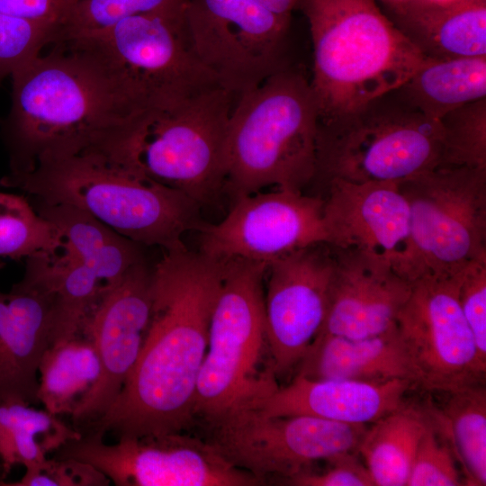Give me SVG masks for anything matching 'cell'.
Listing matches in <instances>:
<instances>
[{
	"label": "cell",
	"instance_id": "obj_1",
	"mask_svg": "<svg viewBox=\"0 0 486 486\" xmlns=\"http://www.w3.org/2000/svg\"><path fill=\"white\" fill-rule=\"evenodd\" d=\"M222 268L200 252L164 251L153 266L150 319L139 358L107 412L81 433L120 438L183 432L193 425Z\"/></svg>",
	"mask_w": 486,
	"mask_h": 486
},
{
	"label": "cell",
	"instance_id": "obj_2",
	"mask_svg": "<svg viewBox=\"0 0 486 486\" xmlns=\"http://www.w3.org/2000/svg\"><path fill=\"white\" fill-rule=\"evenodd\" d=\"M55 46L11 76V108L2 124L9 176L98 146L123 123L94 68L77 53Z\"/></svg>",
	"mask_w": 486,
	"mask_h": 486
},
{
	"label": "cell",
	"instance_id": "obj_3",
	"mask_svg": "<svg viewBox=\"0 0 486 486\" xmlns=\"http://www.w3.org/2000/svg\"><path fill=\"white\" fill-rule=\"evenodd\" d=\"M0 184L34 196L39 204H64L92 215L119 234L163 251L187 248L183 236L198 229L200 205L157 184L97 147L41 161Z\"/></svg>",
	"mask_w": 486,
	"mask_h": 486
},
{
	"label": "cell",
	"instance_id": "obj_4",
	"mask_svg": "<svg viewBox=\"0 0 486 486\" xmlns=\"http://www.w3.org/2000/svg\"><path fill=\"white\" fill-rule=\"evenodd\" d=\"M313 48L320 122L401 86L425 60L375 0H299Z\"/></svg>",
	"mask_w": 486,
	"mask_h": 486
},
{
	"label": "cell",
	"instance_id": "obj_5",
	"mask_svg": "<svg viewBox=\"0 0 486 486\" xmlns=\"http://www.w3.org/2000/svg\"><path fill=\"white\" fill-rule=\"evenodd\" d=\"M319 119L310 81L293 65L240 95L228 123L224 187L235 199L268 186L304 192L315 175Z\"/></svg>",
	"mask_w": 486,
	"mask_h": 486
},
{
	"label": "cell",
	"instance_id": "obj_6",
	"mask_svg": "<svg viewBox=\"0 0 486 486\" xmlns=\"http://www.w3.org/2000/svg\"><path fill=\"white\" fill-rule=\"evenodd\" d=\"M56 43L80 55L100 74L123 123L173 109L220 86L193 54L183 13L131 15L97 32Z\"/></svg>",
	"mask_w": 486,
	"mask_h": 486
},
{
	"label": "cell",
	"instance_id": "obj_7",
	"mask_svg": "<svg viewBox=\"0 0 486 486\" xmlns=\"http://www.w3.org/2000/svg\"><path fill=\"white\" fill-rule=\"evenodd\" d=\"M235 102L219 86L173 109L130 120L96 147L201 205L224 187L227 129Z\"/></svg>",
	"mask_w": 486,
	"mask_h": 486
},
{
	"label": "cell",
	"instance_id": "obj_8",
	"mask_svg": "<svg viewBox=\"0 0 486 486\" xmlns=\"http://www.w3.org/2000/svg\"><path fill=\"white\" fill-rule=\"evenodd\" d=\"M441 129L394 89L320 122L316 190L332 180L401 182L439 166ZM320 192H319L318 195Z\"/></svg>",
	"mask_w": 486,
	"mask_h": 486
},
{
	"label": "cell",
	"instance_id": "obj_9",
	"mask_svg": "<svg viewBox=\"0 0 486 486\" xmlns=\"http://www.w3.org/2000/svg\"><path fill=\"white\" fill-rule=\"evenodd\" d=\"M221 262L194 407V418L205 423L276 383L273 371L259 369L267 346L263 285L268 266L241 259Z\"/></svg>",
	"mask_w": 486,
	"mask_h": 486
},
{
	"label": "cell",
	"instance_id": "obj_10",
	"mask_svg": "<svg viewBox=\"0 0 486 486\" xmlns=\"http://www.w3.org/2000/svg\"><path fill=\"white\" fill-rule=\"evenodd\" d=\"M399 187L410 216L408 281L452 276L486 257V168L436 166Z\"/></svg>",
	"mask_w": 486,
	"mask_h": 486
},
{
	"label": "cell",
	"instance_id": "obj_11",
	"mask_svg": "<svg viewBox=\"0 0 486 486\" xmlns=\"http://www.w3.org/2000/svg\"><path fill=\"white\" fill-rule=\"evenodd\" d=\"M290 20L256 0H187L183 12L193 54L236 100L292 65Z\"/></svg>",
	"mask_w": 486,
	"mask_h": 486
},
{
	"label": "cell",
	"instance_id": "obj_12",
	"mask_svg": "<svg viewBox=\"0 0 486 486\" xmlns=\"http://www.w3.org/2000/svg\"><path fill=\"white\" fill-rule=\"evenodd\" d=\"M206 424L208 441L218 452L263 483L269 476L283 482L319 461L356 452L369 426L310 415L268 416L248 404Z\"/></svg>",
	"mask_w": 486,
	"mask_h": 486
},
{
	"label": "cell",
	"instance_id": "obj_13",
	"mask_svg": "<svg viewBox=\"0 0 486 486\" xmlns=\"http://www.w3.org/2000/svg\"><path fill=\"white\" fill-rule=\"evenodd\" d=\"M84 433L53 457L93 465L116 486H256L264 484L234 466L207 440L183 432L122 436L108 445Z\"/></svg>",
	"mask_w": 486,
	"mask_h": 486
},
{
	"label": "cell",
	"instance_id": "obj_14",
	"mask_svg": "<svg viewBox=\"0 0 486 486\" xmlns=\"http://www.w3.org/2000/svg\"><path fill=\"white\" fill-rule=\"evenodd\" d=\"M457 284V274H427L414 281L396 320L416 386L430 392L485 383L486 364L461 310Z\"/></svg>",
	"mask_w": 486,
	"mask_h": 486
},
{
	"label": "cell",
	"instance_id": "obj_15",
	"mask_svg": "<svg viewBox=\"0 0 486 486\" xmlns=\"http://www.w3.org/2000/svg\"><path fill=\"white\" fill-rule=\"evenodd\" d=\"M235 200L222 220L199 228V252L205 256L269 266L304 248L329 244L321 196L276 189Z\"/></svg>",
	"mask_w": 486,
	"mask_h": 486
},
{
	"label": "cell",
	"instance_id": "obj_16",
	"mask_svg": "<svg viewBox=\"0 0 486 486\" xmlns=\"http://www.w3.org/2000/svg\"><path fill=\"white\" fill-rule=\"evenodd\" d=\"M152 273L145 259L104 286L84 322L81 333L94 342L101 371L93 391L70 416L78 432L107 412L139 358L150 319Z\"/></svg>",
	"mask_w": 486,
	"mask_h": 486
},
{
	"label": "cell",
	"instance_id": "obj_17",
	"mask_svg": "<svg viewBox=\"0 0 486 486\" xmlns=\"http://www.w3.org/2000/svg\"><path fill=\"white\" fill-rule=\"evenodd\" d=\"M334 269V248L327 243L304 248L267 266L266 328L274 375L297 366L320 333Z\"/></svg>",
	"mask_w": 486,
	"mask_h": 486
},
{
	"label": "cell",
	"instance_id": "obj_18",
	"mask_svg": "<svg viewBox=\"0 0 486 486\" xmlns=\"http://www.w3.org/2000/svg\"><path fill=\"white\" fill-rule=\"evenodd\" d=\"M329 245L354 248L388 263L405 278L410 208L398 182L332 180L320 191Z\"/></svg>",
	"mask_w": 486,
	"mask_h": 486
},
{
	"label": "cell",
	"instance_id": "obj_19",
	"mask_svg": "<svg viewBox=\"0 0 486 486\" xmlns=\"http://www.w3.org/2000/svg\"><path fill=\"white\" fill-rule=\"evenodd\" d=\"M332 247L335 269L328 308L318 335L364 338L394 328L412 283L375 256Z\"/></svg>",
	"mask_w": 486,
	"mask_h": 486
},
{
	"label": "cell",
	"instance_id": "obj_20",
	"mask_svg": "<svg viewBox=\"0 0 486 486\" xmlns=\"http://www.w3.org/2000/svg\"><path fill=\"white\" fill-rule=\"evenodd\" d=\"M53 310L51 292L32 277L0 292V401L40 403L39 366L51 344Z\"/></svg>",
	"mask_w": 486,
	"mask_h": 486
},
{
	"label": "cell",
	"instance_id": "obj_21",
	"mask_svg": "<svg viewBox=\"0 0 486 486\" xmlns=\"http://www.w3.org/2000/svg\"><path fill=\"white\" fill-rule=\"evenodd\" d=\"M414 387L408 379L367 382L313 380L296 374L286 386L276 383L243 404L268 416L310 415L368 426L406 404V395Z\"/></svg>",
	"mask_w": 486,
	"mask_h": 486
},
{
	"label": "cell",
	"instance_id": "obj_22",
	"mask_svg": "<svg viewBox=\"0 0 486 486\" xmlns=\"http://www.w3.org/2000/svg\"><path fill=\"white\" fill-rule=\"evenodd\" d=\"M297 367L298 375L313 380L385 382L408 379L416 385L413 367L397 326L364 338L318 335Z\"/></svg>",
	"mask_w": 486,
	"mask_h": 486
},
{
	"label": "cell",
	"instance_id": "obj_23",
	"mask_svg": "<svg viewBox=\"0 0 486 486\" xmlns=\"http://www.w3.org/2000/svg\"><path fill=\"white\" fill-rule=\"evenodd\" d=\"M393 14L390 20L425 58L486 57V0L447 8L411 5Z\"/></svg>",
	"mask_w": 486,
	"mask_h": 486
},
{
	"label": "cell",
	"instance_id": "obj_24",
	"mask_svg": "<svg viewBox=\"0 0 486 486\" xmlns=\"http://www.w3.org/2000/svg\"><path fill=\"white\" fill-rule=\"evenodd\" d=\"M36 211L58 230L68 248L105 285L145 260L141 245L77 208L39 204Z\"/></svg>",
	"mask_w": 486,
	"mask_h": 486
},
{
	"label": "cell",
	"instance_id": "obj_25",
	"mask_svg": "<svg viewBox=\"0 0 486 486\" xmlns=\"http://www.w3.org/2000/svg\"><path fill=\"white\" fill-rule=\"evenodd\" d=\"M24 274L40 281L53 295L50 346L81 333L104 284L63 243L52 253L26 259Z\"/></svg>",
	"mask_w": 486,
	"mask_h": 486
},
{
	"label": "cell",
	"instance_id": "obj_26",
	"mask_svg": "<svg viewBox=\"0 0 486 486\" xmlns=\"http://www.w3.org/2000/svg\"><path fill=\"white\" fill-rule=\"evenodd\" d=\"M395 90L425 116L438 121L454 109L486 98V57L426 58Z\"/></svg>",
	"mask_w": 486,
	"mask_h": 486
},
{
	"label": "cell",
	"instance_id": "obj_27",
	"mask_svg": "<svg viewBox=\"0 0 486 486\" xmlns=\"http://www.w3.org/2000/svg\"><path fill=\"white\" fill-rule=\"evenodd\" d=\"M424 408L404 404L370 424L357 447L374 486H406L428 425Z\"/></svg>",
	"mask_w": 486,
	"mask_h": 486
},
{
	"label": "cell",
	"instance_id": "obj_28",
	"mask_svg": "<svg viewBox=\"0 0 486 486\" xmlns=\"http://www.w3.org/2000/svg\"><path fill=\"white\" fill-rule=\"evenodd\" d=\"M100 371L94 344L85 334L50 346L39 366V402L54 415L71 416L93 391Z\"/></svg>",
	"mask_w": 486,
	"mask_h": 486
},
{
	"label": "cell",
	"instance_id": "obj_29",
	"mask_svg": "<svg viewBox=\"0 0 486 486\" xmlns=\"http://www.w3.org/2000/svg\"><path fill=\"white\" fill-rule=\"evenodd\" d=\"M81 434L59 416L20 401H0V463L5 477L17 464L26 469L43 463Z\"/></svg>",
	"mask_w": 486,
	"mask_h": 486
},
{
	"label": "cell",
	"instance_id": "obj_30",
	"mask_svg": "<svg viewBox=\"0 0 486 486\" xmlns=\"http://www.w3.org/2000/svg\"><path fill=\"white\" fill-rule=\"evenodd\" d=\"M438 409L426 407L447 437L465 485H486V387L478 383L445 393Z\"/></svg>",
	"mask_w": 486,
	"mask_h": 486
},
{
	"label": "cell",
	"instance_id": "obj_31",
	"mask_svg": "<svg viewBox=\"0 0 486 486\" xmlns=\"http://www.w3.org/2000/svg\"><path fill=\"white\" fill-rule=\"evenodd\" d=\"M61 244L58 229L24 197L0 192V260L52 253Z\"/></svg>",
	"mask_w": 486,
	"mask_h": 486
},
{
	"label": "cell",
	"instance_id": "obj_32",
	"mask_svg": "<svg viewBox=\"0 0 486 486\" xmlns=\"http://www.w3.org/2000/svg\"><path fill=\"white\" fill-rule=\"evenodd\" d=\"M439 166L486 168V98L443 115Z\"/></svg>",
	"mask_w": 486,
	"mask_h": 486
},
{
	"label": "cell",
	"instance_id": "obj_33",
	"mask_svg": "<svg viewBox=\"0 0 486 486\" xmlns=\"http://www.w3.org/2000/svg\"><path fill=\"white\" fill-rule=\"evenodd\" d=\"M187 0H77L55 42L102 31L136 14H182Z\"/></svg>",
	"mask_w": 486,
	"mask_h": 486
},
{
	"label": "cell",
	"instance_id": "obj_34",
	"mask_svg": "<svg viewBox=\"0 0 486 486\" xmlns=\"http://www.w3.org/2000/svg\"><path fill=\"white\" fill-rule=\"evenodd\" d=\"M60 28L0 13V83L54 43Z\"/></svg>",
	"mask_w": 486,
	"mask_h": 486
},
{
	"label": "cell",
	"instance_id": "obj_35",
	"mask_svg": "<svg viewBox=\"0 0 486 486\" xmlns=\"http://www.w3.org/2000/svg\"><path fill=\"white\" fill-rule=\"evenodd\" d=\"M428 418L406 486L465 485L447 437L429 414Z\"/></svg>",
	"mask_w": 486,
	"mask_h": 486
},
{
	"label": "cell",
	"instance_id": "obj_36",
	"mask_svg": "<svg viewBox=\"0 0 486 486\" xmlns=\"http://www.w3.org/2000/svg\"><path fill=\"white\" fill-rule=\"evenodd\" d=\"M458 301L472 333L479 357L486 364V257L457 273Z\"/></svg>",
	"mask_w": 486,
	"mask_h": 486
},
{
	"label": "cell",
	"instance_id": "obj_37",
	"mask_svg": "<svg viewBox=\"0 0 486 486\" xmlns=\"http://www.w3.org/2000/svg\"><path fill=\"white\" fill-rule=\"evenodd\" d=\"M110 482L103 472L89 464L52 457L26 469L19 481H4L0 486H107Z\"/></svg>",
	"mask_w": 486,
	"mask_h": 486
},
{
	"label": "cell",
	"instance_id": "obj_38",
	"mask_svg": "<svg viewBox=\"0 0 486 486\" xmlns=\"http://www.w3.org/2000/svg\"><path fill=\"white\" fill-rule=\"evenodd\" d=\"M323 471L311 469L283 481L293 486H374L371 475L356 452L327 459Z\"/></svg>",
	"mask_w": 486,
	"mask_h": 486
},
{
	"label": "cell",
	"instance_id": "obj_39",
	"mask_svg": "<svg viewBox=\"0 0 486 486\" xmlns=\"http://www.w3.org/2000/svg\"><path fill=\"white\" fill-rule=\"evenodd\" d=\"M77 0H0V13L62 28Z\"/></svg>",
	"mask_w": 486,
	"mask_h": 486
},
{
	"label": "cell",
	"instance_id": "obj_40",
	"mask_svg": "<svg viewBox=\"0 0 486 486\" xmlns=\"http://www.w3.org/2000/svg\"><path fill=\"white\" fill-rule=\"evenodd\" d=\"M266 8L284 18L291 19L299 0H256Z\"/></svg>",
	"mask_w": 486,
	"mask_h": 486
},
{
	"label": "cell",
	"instance_id": "obj_41",
	"mask_svg": "<svg viewBox=\"0 0 486 486\" xmlns=\"http://www.w3.org/2000/svg\"><path fill=\"white\" fill-rule=\"evenodd\" d=\"M467 1H470V0H416V2L410 4V6L419 5V6L434 7V8H447L454 5L460 4Z\"/></svg>",
	"mask_w": 486,
	"mask_h": 486
},
{
	"label": "cell",
	"instance_id": "obj_42",
	"mask_svg": "<svg viewBox=\"0 0 486 486\" xmlns=\"http://www.w3.org/2000/svg\"><path fill=\"white\" fill-rule=\"evenodd\" d=\"M384 1L388 5L391 6L393 13L400 11L416 2V0H384Z\"/></svg>",
	"mask_w": 486,
	"mask_h": 486
},
{
	"label": "cell",
	"instance_id": "obj_43",
	"mask_svg": "<svg viewBox=\"0 0 486 486\" xmlns=\"http://www.w3.org/2000/svg\"><path fill=\"white\" fill-rule=\"evenodd\" d=\"M5 479V475H4V469H3V466L0 463V482H4Z\"/></svg>",
	"mask_w": 486,
	"mask_h": 486
}]
</instances>
